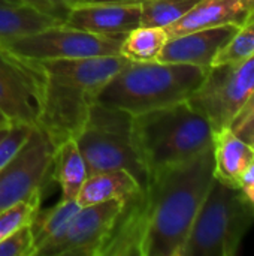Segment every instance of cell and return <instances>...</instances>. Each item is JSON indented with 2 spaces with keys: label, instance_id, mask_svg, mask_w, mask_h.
Masks as SVG:
<instances>
[{
  "label": "cell",
  "instance_id": "16",
  "mask_svg": "<svg viewBox=\"0 0 254 256\" xmlns=\"http://www.w3.org/2000/svg\"><path fill=\"white\" fill-rule=\"evenodd\" d=\"M144 188L126 170H114L90 174L81 186L76 201L81 207L120 200L123 202L136 196Z\"/></svg>",
  "mask_w": 254,
  "mask_h": 256
},
{
  "label": "cell",
  "instance_id": "11",
  "mask_svg": "<svg viewBox=\"0 0 254 256\" xmlns=\"http://www.w3.org/2000/svg\"><path fill=\"white\" fill-rule=\"evenodd\" d=\"M123 204L120 200H109L81 207L63 232L39 249L36 256H100Z\"/></svg>",
  "mask_w": 254,
  "mask_h": 256
},
{
  "label": "cell",
  "instance_id": "10",
  "mask_svg": "<svg viewBox=\"0 0 254 256\" xmlns=\"http://www.w3.org/2000/svg\"><path fill=\"white\" fill-rule=\"evenodd\" d=\"M54 144L34 126L21 148L0 170V212L43 192L51 180Z\"/></svg>",
  "mask_w": 254,
  "mask_h": 256
},
{
  "label": "cell",
  "instance_id": "1",
  "mask_svg": "<svg viewBox=\"0 0 254 256\" xmlns=\"http://www.w3.org/2000/svg\"><path fill=\"white\" fill-rule=\"evenodd\" d=\"M214 178V146L153 172L123 204L100 256H181Z\"/></svg>",
  "mask_w": 254,
  "mask_h": 256
},
{
  "label": "cell",
  "instance_id": "15",
  "mask_svg": "<svg viewBox=\"0 0 254 256\" xmlns=\"http://www.w3.org/2000/svg\"><path fill=\"white\" fill-rule=\"evenodd\" d=\"M254 164V147L235 135L229 128L216 134L214 177L222 183L241 189L247 170Z\"/></svg>",
  "mask_w": 254,
  "mask_h": 256
},
{
  "label": "cell",
  "instance_id": "9",
  "mask_svg": "<svg viewBox=\"0 0 254 256\" xmlns=\"http://www.w3.org/2000/svg\"><path fill=\"white\" fill-rule=\"evenodd\" d=\"M45 75L39 62L0 45V111L12 124L34 128L43 104Z\"/></svg>",
  "mask_w": 254,
  "mask_h": 256
},
{
  "label": "cell",
  "instance_id": "17",
  "mask_svg": "<svg viewBox=\"0 0 254 256\" xmlns=\"http://www.w3.org/2000/svg\"><path fill=\"white\" fill-rule=\"evenodd\" d=\"M88 177L87 164L73 138L55 146L52 154L51 180L57 182L61 200H76L81 186Z\"/></svg>",
  "mask_w": 254,
  "mask_h": 256
},
{
  "label": "cell",
  "instance_id": "30",
  "mask_svg": "<svg viewBox=\"0 0 254 256\" xmlns=\"http://www.w3.org/2000/svg\"><path fill=\"white\" fill-rule=\"evenodd\" d=\"M10 126H12V122L0 111V129H7Z\"/></svg>",
  "mask_w": 254,
  "mask_h": 256
},
{
  "label": "cell",
  "instance_id": "8",
  "mask_svg": "<svg viewBox=\"0 0 254 256\" xmlns=\"http://www.w3.org/2000/svg\"><path fill=\"white\" fill-rule=\"evenodd\" d=\"M124 34H97L63 24L22 34L0 45L34 62L58 58H85L120 54V45Z\"/></svg>",
  "mask_w": 254,
  "mask_h": 256
},
{
  "label": "cell",
  "instance_id": "27",
  "mask_svg": "<svg viewBox=\"0 0 254 256\" xmlns=\"http://www.w3.org/2000/svg\"><path fill=\"white\" fill-rule=\"evenodd\" d=\"M16 2H19L22 4H27L30 8H34V9H37V10L49 15V16H54V18H57L60 21H63V18L66 16V10L57 8L51 0H16Z\"/></svg>",
  "mask_w": 254,
  "mask_h": 256
},
{
  "label": "cell",
  "instance_id": "25",
  "mask_svg": "<svg viewBox=\"0 0 254 256\" xmlns=\"http://www.w3.org/2000/svg\"><path fill=\"white\" fill-rule=\"evenodd\" d=\"M31 126L27 124H12L4 135V138L0 141V170L10 160L12 156L21 148L24 141L28 138L31 132Z\"/></svg>",
  "mask_w": 254,
  "mask_h": 256
},
{
  "label": "cell",
  "instance_id": "32",
  "mask_svg": "<svg viewBox=\"0 0 254 256\" xmlns=\"http://www.w3.org/2000/svg\"><path fill=\"white\" fill-rule=\"evenodd\" d=\"M246 2V6L249 8V10H250V14L254 10V0H244ZM250 16V15H249Z\"/></svg>",
  "mask_w": 254,
  "mask_h": 256
},
{
  "label": "cell",
  "instance_id": "34",
  "mask_svg": "<svg viewBox=\"0 0 254 256\" xmlns=\"http://www.w3.org/2000/svg\"><path fill=\"white\" fill-rule=\"evenodd\" d=\"M7 130H9V128H7V129H0V141L4 138V135L7 134Z\"/></svg>",
  "mask_w": 254,
  "mask_h": 256
},
{
  "label": "cell",
  "instance_id": "21",
  "mask_svg": "<svg viewBox=\"0 0 254 256\" xmlns=\"http://www.w3.org/2000/svg\"><path fill=\"white\" fill-rule=\"evenodd\" d=\"M199 0H144L141 2V26L163 27L174 24Z\"/></svg>",
  "mask_w": 254,
  "mask_h": 256
},
{
  "label": "cell",
  "instance_id": "31",
  "mask_svg": "<svg viewBox=\"0 0 254 256\" xmlns=\"http://www.w3.org/2000/svg\"><path fill=\"white\" fill-rule=\"evenodd\" d=\"M57 8H60V9H63V10H66L67 12V8H66V4H67V2L69 0H51Z\"/></svg>",
  "mask_w": 254,
  "mask_h": 256
},
{
  "label": "cell",
  "instance_id": "24",
  "mask_svg": "<svg viewBox=\"0 0 254 256\" xmlns=\"http://www.w3.org/2000/svg\"><path fill=\"white\" fill-rule=\"evenodd\" d=\"M0 256H34L31 224H27L0 242Z\"/></svg>",
  "mask_w": 254,
  "mask_h": 256
},
{
  "label": "cell",
  "instance_id": "28",
  "mask_svg": "<svg viewBox=\"0 0 254 256\" xmlns=\"http://www.w3.org/2000/svg\"><path fill=\"white\" fill-rule=\"evenodd\" d=\"M144 0H69L66 8L72 4H81V3H112V4H133V3H141Z\"/></svg>",
  "mask_w": 254,
  "mask_h": 256
},
{
  "label": "cell",
  "instance_id": "4",
  "mask_svg": "<svg viewBox=\"0 0 254 256\" xmlns=\"http://www.w3.org/2000/svg\"><path fill=\"white\" fill-rule=\"evenodd\" d=\"M210 68L183 63L129 62L100 90L99 104L132 116L187 100L202 84Z\"/></svg>",
  "mask_w": 254,
  "mask_h": 256
},
{
  "label": "cell",
  "instance_id": "23",
  "mask_svg": "<svg viewBox=\"0 0 254 256\" xmlns=\"http://www.w3.org/2000/svg\"><path fill=\"white\" fill-rule=\"evenodd\" d=\"M254 54V20L247 21L238 28L235 36L220 50L213 64L238 62ZM211 64V66H213Z\"/></svg>",
  "mask_w": 254,
  "mask_h": 256
},
{
  "label": "cell",
  "instance_id": "13",
  "mask_svg": "<svg viewBox=\"0 0 254 256\" xmlns=\"http://www.w3.org/2000/svg\"><path fill=\"white\" fill-rule=\"evenodd\" d=\"M240 27L238 24H225L171 38L157 60L210 68L216 56L235 36Z\"/></svg>",
  "mask_w": 254,
  "mask_h": 256
},
{
  "label": "cell",
  "instance_id": "36",
  "mask_svg": "<svg viewBox=\"0 0 254 256\" xmlns=\"http://www.w3.org/2000/svg\"><path fill=\"white\" fill-rule=\"evenodd\" d=\"M253 147H254V144H253Z\"/></svg>",
  "mask_w": 254,
  "mask_h": 256
},
{
  "label": "cell",
  "instance_id": "6",
  "mask_svg": "<svg viewBox=\"0 0 254 256\" xmlns=\"http://www.w3.org/2000/svg\"><path fill=\"white\" fill-rule=\"evenodd\" d=\"M133 116L124 110L94 102L82 129L73 136L90 174L126 170L138 183L148 184V172L132 140Z\"/></svg>",
  "mask_w": 254,
  "mask_h": 256
},
{
  "label": "cell",
  "instance_id": "7",
  "mask_svg": "<svg viewBox=\"0 0 254 256\" xmlns=\"http://www.w3.org/2000/svg\"><path fill=\"white\" fill-rule=\"evenodd\" d=\"M253 92L254 54L238 62L210 66L205 80L187 100L219 132L231 126Z\"/></svg>",
  "mask_w": 254,
  "mask_h": 256
},
{
  "label": "cell",
  "instance_id": "14",
  "mask_svg": "<svg viewBox=\"0 0 254 256\" xmlns=\"http://www.w3.org/2000/svg\"><path fill=\"white\" fill-rule=\"evenodd\" d=\"M250 10L244 0H199L178 21L168 26L165 30L171 38L181 36L196 30L213 28L225 24L244 26Z\"/></svg>",
  "mask_w": 254,
  "mask_h": 256
},
{
  "label": "cell",
  "instance_id": "29",
  "mask_svg": "<svg viewBox=\"0 0 254 256\" xmlns=\"http://www.w3.org/2000/svg\"><path fill=\"white\" fill-rule=\"evenodd\" d=\"M241 190H243L244 196H246L252 204H254V182L244 183V184L241 186Z\"/></svg>",
  "mask_w": 254,
  "mask_h": 256
},
{
  "label": "cell",
  "instance_id": "22",
  "mask_svg": "<svg viewBox=\"0 0 254 256\" xmlns=\"http://www.w3.org/2000/svg\"><path fill=\"white\" fill-rule=\"evenodd\" d=\"M43 192H34L27 200H22L12 207L0 212V242L6 238L9 234L16 231L18 228L31 224L36 213L40 210V201H42Z\"/></svg>",
  "mask_w": 254,
  "mask_h": 256
},
{
  "label": "cell",
  "instance_id": "12",
  "mask_svg": "<svg viewBox=\"0 0 254 256\" xmlns=\"http://www.w3.org/2000/svg\"><path fill=\"white\" fill-rule=\"evenodd\" d=\"M63 26L97 34H124L141 26V3H81L67 8Z\"/></svg>",
  "mask_w": 254,
  "mask_h": 256
},
{
  "label": "cell",
  "instance_id": "3",
  "mask_svg": "<svg viewBox=\"0 0 254 256\" xmlns=\"http://www.w3.org/2000/svg\"><path fill=\"white\" fill-rule=\"evenodd\" d=\"M216 129L189 100L133 116L132 140L148 178L214 146Z\"/></svg>",
  "mask_w": 254,
  "mask_h": 256
},
{
  "label": "cell",
  "instance_id": "35",
  "mask_svg": "<svg viewBox=\"0 0 254 256\" xmlns=\"http://www.w3.org/2000/svg\"><path fill=\"white\" fill-rule=\"evenodd\" d=\"M252 20H254V10L250 14V16H249V20H247V21H252Z\"/></svg>",
  "mask_w": 254,
  "mask_h": 256
},
{
  "label": "cell",
  "instance_id": "20",
  "mask_svg": "<svg viewBox=\"0 0 254 256\" xmlns=\"http://www.w3.org/2000/svg\"><path fill=\"white\" fill-rule=\"evenodd\" d=\"M169 36L163 27L138 26L127 32L120 45V56L130 62L157 60Z\"/></svg>",
  "mask_w": 254,
  "mask_h": 256
},
{
  "label": "cell",
  "instance_id": "33",
  "mask_svg": "<svg viewBox=\"0 0 254 256\" xmlns=\"http://www.w3.org/2000/svg\"><path fill=\"white\" fill-rule=\"evenodd\" d=\"M16 3H19V2H16V0H0V4H16Z\"/></svg>",
  "mask_w": 254,
  "mask_h": 256
},
{
  "label": "cell",
  "instance_id": "2",
  "mask_svg": "<svg viewBox=\"0 0 254 256\" xmlns=\"http://www.w3.org/2000/svg\"><path fill=\"white\" fill-rule=\"evenodd\" d=\"M129 62L120 54L39 62L45 87L36 126L46 134L54 147L82 129L100 90Z\"/></svg>",
  "mask_w": 254,
  "mask_h": 256
},
{
  "label": "cell",
  "instance_id": "26",
  "mask_svg": "<svg viewBox=\"0 0 254 256\" xmlns=\"http://www.w3.org/2000/svg\"><path fill=\"white\" fill-rule=\"evenodd\" d=\"M229 129L249 144H254V92L246 105L232 120Z\"/></svg>",
  "mask_w": 254,
  "mask_h": 256
},
{
  "label": "cell",
  "instance_id": "5",
  "mask_svg": "<svg viewBox=\"0 0 254 256\" xmlns=\"http://www.w3.org/2000/svg\"><path fill=\"white\" fill-rule=\"evenodd\" d=\"M254 225V204L238 188L214 178L181 256H234Z\"/></svg>",
  "mask_w": 254,
  "mask_h": 256
},
{
  "label": "cell",
  "instance_id": "19",
  "mask_svg": "<svg viewBox=\"0 0 254 256\" xmlns=\"http://www.w3.org/2000/svg\"><path fill=\"white\" fill-rule=\"evenodd\" d=\"M81 206L76 200H60L48 210H39L31 220V231L34 238V256L39 249L58 237L73 216L79 212Z\"/></svg>",
  "mask_w": 254,
  "mask_h": 256
},
{
  "label": "cell",
  "instance_id": "18",
  "mask_svg": "<svg viewBox=\"0 0 254 256\" xmlns=\"http://www.w3.org/2000/svg\"><path fill=\"white\" fill-rule=\"evenodd\" d=\"M57 24L61 21L27 4H0V44Z\"/></svg>",
  "mask_w": 254,
  "mask_h": 256
}]
</instances>
